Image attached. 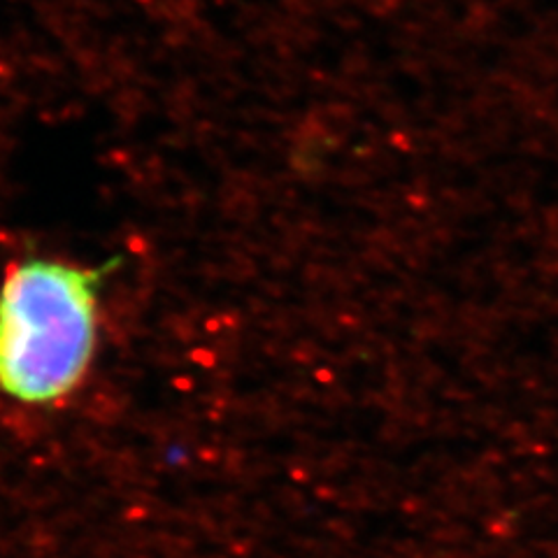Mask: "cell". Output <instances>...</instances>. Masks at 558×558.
Returning <instances> with one entry per match:
<instances>
[{"instance_id":"obj_1","label":"cell","mask_w":558,"mask_h":558,"mask_svg":"<svg viewBox=\"0 0 558 558\" xmlns=\"http://www.w3.org/2000/svg\"><path fill=\"white\" fill-rule=\"evenodd\" d=\"M102 270L26 258L0 287V391L24 405H54L82 381L96 342Z\"/></svg>"}]
</instances>
